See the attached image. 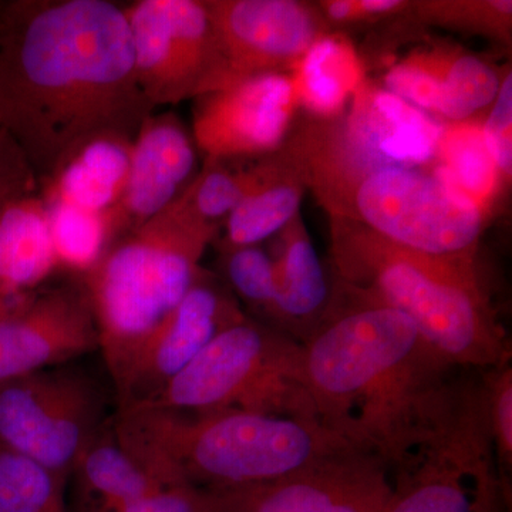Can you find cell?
<instances>
[{
	"label": "cell",
	"mask_w": 512,
	"mask_h": 512,
	"mask_svg": "<svg viewBox=\"0 0 512 512\" xmlns=\"http://www.w3.org/2000/svg\"><path fill=\"white\" fill-rule=\"evenodd\" d=\"M153 113L138 86L123 6L0 2V127L39 183L93 138L134 140Z\"/></svg>",
	"instance_id": "1"
},
{
	"label": "cell",
	"mask_w": 512,
	"mask_h": 512,
	"mask_svg": "<svg viewBox=\"0 0 512 512\" xmlns=\"http://www.w3.org/2000/svg\"><path fill=\"white\" fill-rule=\"evenodd\" d=\"M342 292L302 345L315 417L396 468L447 419L471 370L448 362L403 313Z\"/></svg>",
	"instance_id": "2"
},
{
	"label": "cell",
	"mask_w": 512,
	"mask_h": 512,
	"mask_svg": "<svg viewBox=\"0 0 512 512\" xmlns=\"http://www.w3.org/2000/svg\"><path fill=\"white\" fill-rule=\"evenodd\" d=\"M120 443L163 485L207 490L266 483L350 447L316 420L237 410H119Z\"/></svg>",
	"instance_id": "3"
},
{
	"label": "cell",
	"mask_w": 512,
	"mask_h": 512,
	"mask_svg": "<svg viewBox=\"0 0 512 512\" xmlns=\"http://www.w3.org/2000/svg\"><path fill=\"white\" fill-rule=\"evenodd\" d=\"M335 264L340 285L406 315L453 365L487 370L511 362L510 340L473 259L417 254L362 229L336 239Z\"/></svg>",
	"instance_id": "4"
},
{
	"label": "cell",
	"mask_w": 512,
	"mask_h": 512,
	"mask_svg": "<svg viewBox=\"0 0 512 512\" xmlns=\"http://www.w3.org/2000/svg\"><path fill=\"white\" fill-rule=\"evenodd\" d=\"M215 231L217 225L201 220L181 195L143 227L114 241L83 276L111 377L183 301Z\"/></svg>",
	"instance_id": "5"
},
{
	"label": "cell",
	"mask_w": 512,
	"mask_h": 512,
	"mask_svg": "<svg viewBox=\"0 0 512 512\" xmlns=\"http://www.w3.org/2000/svg\"><path fill=\"white\" fill-rule=\"evenodd\" d=\"M144 406L316 420L301 343L247 316L221 332L156 400Z\"/></svg>",
	"instance_id": "6"
},
{
	"label": "cell",
	"mask_w": 512,
	"mask_h": 512,
	"mask_svg": "<svg viewBox=\"0 0 512 512\" xmlns=\"http://www.w3.org/2000/svg\"><path fill=\"white\" fill-rule=\"evenodd\" d=\"M383 512H512L511 480L491 440L481 370L467 376L439 429L394 468Z\"/></svg>",
	"instance_id": "7"
},
{
	"label": "cell",
	"mask_w": 512,
	"mask_h": 512,
	"mask_svg": "<svg viewBox=\"0 0 512 512\" xmlns=\"http://www.w3.org/2000/svg\"><path fill=\"white\" fill-rule=\"evenodd\" d=\"M356 211L370 232L407 251L473 259L483 210L443 164L434 174L387 167L360 180Z\"/></svg>",
	"instance_id": "8"
},
{
	"label": "cell",
	"mask_w": 512,
	"mask_h": 512,
	"mask_svg": "<svg viewBox=\"0 0 512 512\" xmlns=\"http://www.w3.org/2000/svg\"><path fill=\"white\" fill-rule=\"evenodd\" d=\"M107 393L90 373L50 367L0 384V444L67 481L107 421Z\"/></svg>",
	"instance_id": "9"
},
{
	"label": "cell",
	"mask_w": 512,
	"mask_h": 512,
	"mask_svg": "<svg viewBox=\"0 0 512 512\" xmlns=\"http://www.w3.org/2000/svg\"><path fill=\"white\" fill-rule=\"evenodd\" d=\"M123 8L138 86L154 110L197 99L235 79L205 2L137 0Z\"/></svg>",
	"instance_id": "10"
},
{
	"label": "cell",
	"mask_w": 512,
	"mask_h": 512,
	"mask_svg": "<svg viewBox=\"0 0 512 512\" xmlns=\"http://www.w3.org/2000/svg\"><path fill=\"white\" fill-rule=\"evenodd\" d=\"M393 490V467L345 447L276 480L210 491L215 512H383Z\"/></svg>",
	"instance_id": "11"
},
{
	"label": "cell",
	"mask_w": 512,
	"mask_h": 512,
	"mask_svg": "<svg viewBox=\"0 0 512 512\" xmlns=\"http://www.w3.org/2000/svg\"><path fill=\"white\" fill-rule=\"evenodd\" d=\"M244 318L231 293L201 269L183 301L144 336L111 377L117 412L156 400L212 340Z\"/></svg>",
	"instance_id": "12"
},
{
	"label": "cell",
	"mask_w": 512,
	"mask_h": 512,
	"mask_svg": "<svg viewBox=\"0 0 512 512\" xmlns=\"http://www.w3.org/2000/svg\"><path fill=\"white\" fill-rule=\"evenodd\" d=\"M296 94L278 72L248 74L195 99L192 137L208 160L275 150L288 130Z\"/></svg>",
	"instance_id": "13"
},
{
	"label": "cell",
	"mask_w": 512,
	"mask_h": 512,
	"mask_svg": "<svg viewBox=\"0 0 512 512\" xmlns=\"http://www.w3.org/2000/svg\"><path fill=\"white\" fill-rule=\"evenodd\" d=\"M99 349V329L82 282L37 292L0 315V384Z\"/></svg>",
	"instance_id": "14"
},
{
	"label": "cell",
	"mask_w": 512,
	"mask_h": 512,
	"mask_svg": "<svg viewBox=\"0 0 512 512\" xmlns=\"http://www.w3.org/2000/svg\"><path fill=\"white\" fill-rule=\"evenodd\" d=\"M234 77L276 72L301 60L319 39L311 9L292 0L205 2Z\"/></svg>",
	"instance_id": "15"
},
{
	"label": "cell",
	"mask_w": 512,
	"mask_h": 512,
	"mask_svg": "<svg viewBox=\"0 0 512 512\" xmlns=\"http://www.w3.org/2000/svg\"><path fill=\"white\" fill-rule=\"evenodd\" d=\"M197 144L171 111L151 114L131 148L126 187L107 211L114 241L143 227L190 187Z\"/></svg>",
	"instance_id": "16"
},
{
	"label": "cell",
	"mask_w": 512,
	"mask_h": 512,
	"mask_svg": "<svg viewBox=\"0 0 512 512\" xmlns=\"http://www.w3.org/2000/svg\"><path fill=\"white\" fill-rule=\"evenodd\" d=\"M444 130L424 111L387 90L365 100L350 127L352 160L369 175L387 167L429 163L439 153Z\"/></svg>",
	"instance_id": "17"
},
{
	"label": "cell",
	"mask_w": 512,
	"mask_h": 512,
	"mask_svg": "<svg viewBox=\"0 0 512 512\" xmlns=\"http://www.w3.org/2000/svg\"><path fill=\"white\" fill-rule=\"evenodd\" d=\"M55 271L46 202L37 190L20 195L0 218V315L28 301Z\"/></svg>",
	"instance_id": "18"
},
{
	"label": "cell",
	"mask_w": 512,
	"mask_h": 512,
	"mask_svg": "<svg viewBox=\"0 0 512 512\" xmlns=\"http://www.w3.org/2000/svg\"><path fill=\"white\" fill-rule=\"evenodd\" d=\"M133 138H93L73 151L42 183L46 204L63 202L94 212L110 211L126 187Z\"/></svg>",
	"instance_id": "19"
},
{
	"label": "cell",
	"mask_w": 512,
	"mask_h": 512,
	"mask_svg": "<svg viewBox=\"0 0 512 512\" xmlns=\"http://www.w3.org/2000/svg\"><path fill=\"white\" fill-rule=\"evenodd\" d=\"M275 262L278 291L268 316L274 319L275 329L303 345L329 309L325 268L301 227L286 237L284 251Z\"/></svg>",
	"instance_id": "20"
},
{
	"label": "cell",
	"mask_w": 512,
	"mask_h": 512,
	"mask_svg": "<svg viewBox=\"0 0 512 512\" xmlns=\"http://www.w3.org/2000/svg\"><path fill=\"white\" fill-rule=\"evenodd\" d=\"M70 476L76 477L82 500L96 504L97 512H117L163 487L117 439L113 417L83 448Z\"/></svg>",
	"instance_id": "21"
},
{
	"label": "cell",
	"mask_w": 512,
	"mask_h": 512,
	"mask_svg": "<svg viewBox=\"0 0 512 512\" xmlns=\"http://www.w3.org/2000/svg\"><path fill=\"white\" fill-rule=\"evenodd\" d=\"M360 69L355 53L343 40L319 37L302 57L293 80L296 100L328 116L345 107L359 86Z\"/></svg>",
	"instance_id": "22"
},
{
	"label": "cell",
	"mask_w": 512,
	"mask_h": 512,
	"mask_svg": "<svg viewBox=\"0 0 512 512\" xmlns=\"http://www.w3.org/2000/svg\"><path fill=\"white\" fill-rule=\"evenodd\" d=\"M46 207L57 269L83 278L113 245L107 212L87 211L63 202H52Z\"/></svg>",
	"instance_id": "23"
},
{
	"label": "cell",
	"mask_w": 512,
	"mask_h": 512,
	"mask_svg": "<svg viewBox=\"0 0 512 512\" xmlns=\"http://www.w3.org/2000/svg\"><path fill=\"white\" fill-rule=\"evenodd\" d=\"M302 190L276 181L274 174L244 198L227 217L228 248L254 247L298 214Z\"/></svg>",
	"instance_id": "24"
},
{
	"label": "cell",
	"mask_w": 512,
	"mask_h": 512,
	"mask_svg": "<svg viewBox=\"0 0 512 512\" xmlns=\"http://www.w3.org/2000/svg\"><path fill=\"white\" fill-rule=\"evenodd\" d=\"M66 481L0 444V512H69Z\"/></svg>",
	"instance_id": "25"
},
{
	"label": "cell",
	"mask_w": 512,
	"mask_h": 512,
	"mask_svg": "<svg viewBox=\"0 0 512 512\" xmlns=\"http://www.w3.org/2000/svg\"><path fill=\"white\" fill-rule=\"evenodd\" d=\"M498 90L500 80L487 63L474 56H458L451 63H441L437 113L448 120H466L490 106Z\"/></svg>",
	"instance_id": "26"
},
{
	"label": "cell",
	"mask_w": 512,
	"mask_h": 512,
	"mask_svg": "<svg viewBox=\"0 0 512 512\" xmlns=\"http://www.w3.org/2000/svg\"><path fill=\"white\" fill-rule=\"evenodd\" d=\"M439 153L458 187L483 210L494 192L497 168L485 148L480 128L461 126L444 131Z\"/></svg>",
	"instance_id": "27"
},
{
	"label": "cell",
	"mask_w": 512,
	"mask_h": 512,
	"mask_svg": "<svg viewBox=\"0 0 512 512\" xmlns=\"http://www.w3.org/2000/svg\"><path fill=\"white\" fill-rule=\"evenodd\" d=\"M269 174L271 170L266 167L252 171H231L210 161V165L194 178L183 195L201 220L214 224V221L228 217L239 202L264 183Z\"/></svg>",
	"instance_id": "28"
},
{
	"label": "cell",
	"mask_w": 512,
	"mask_h": 512,
	"mask_svg": "<svg viewBox=\"0 0 512 512\" xmlns=\"http://www.w3.org/2000/svg\"><path fill=\"white\" fill-rule=\"evenodd\" d=\"M225 274L231 288L254 308L269 313L278 291L276 262L256 247L228 248Z\"/></svg>",
	"instance_id": "29"
},
{
	"label": "cell",
	"mask_w": 512,
	"mask_h": 512,
	"mask_svg": "<svg viewBox=\"0 0 512 512\" xmlns=\"http://www.w3.org/2000/svg\"><path fill=\"white\" fill-rule=\"evenodd\" d=\"M485 414L498 464L512 476V366L511 362L481 372Z\"/></svg>",
	"instance_id": "30"
},
{
	"label": "cell",
	"mask_w": 512,
	"mask_h": 512,
	"mask_svg": "<svg viewBox=\"0 0 512 512\" xmlns=\"http://www.w3.org/2000/svg\"><path fill=\"white\" fill-rule=\"evenodd\" d=\"M441 63L404 62L394 66L387 73V92L400 97L417 109L424 111L439 110Z\"/></svg>",
	"instance_id": "31"
},
{
	"label": "cell",
	"mask_w": 512,
	"mask_h": 512,
	"mask_svg": "<svg viewBox=\"0 0 512 512\" xmlns=\"http://www.w3.org/2000/svg\"><path fill=\"white\" fill-rule=\"evenodd\" d=\"M512 76L500 84L497 101L481 128L483 140L497 171L511 177L512 171Z\"/></svg>",
	"instance_id": "32"
},
{
	"label": "cell",
	"mask_w": 512,
	"mask_h": 512,
	"mask_svg": "<svg viewBox=\"0 0 512 512\" xmlns=\"http://www.w3.org/2000/svg\"><path fill=\"white\" fill-rule=\"evenodd\" d=\"M117 512H215V507L207 488L180 484L163 485Z\"/></svg>",
	"instance_id": "33"
},
{
	"label": "cell",
	"mask_w": 512,
	"mask_h": 512,
	"mask_svg": "<svg viewBox=\"0 0 512 512\" xmlns=\"http://www.w3.org/2000/svg\"><path fill=\"white\" fill-rule=\"evenodd\" d=\"M39 187L35 171L8 131L0 127V218L6 207Z\"/></svg>",
	"instance_id": "34"
},
{
	"label": "cell",
	"mask_w": 512,
	"mask_h": 512,
	"mask_svg": "<svg viewBox=\"0 0 512 512\" xmlns=\"http://www.w3.org/2000/svg\"><path fill=\"white\" fill-rule=\"evenodd\" d=\"M357 18L359 15H382V13L393 12L400 5H403L399 0H362V2H355Z\"/></svg>",
	"instance_id": "35"
},
{
	"label": "cell",
	"mask_w": 512,
	"mask_h": 512,
	"mask_svg": "<svg viewBox=\"0 0 512 512\" xmlns=\"http://www.w3.org/2000/svg\"><path fill=\"white\" fill-rule=\"evenodd\" d=\"M326 13L335 22H348L350 19L357 18L355 2H348V0L326 3Z\"/></svg>",
	"instance_id": "36"
}]
</instances>
